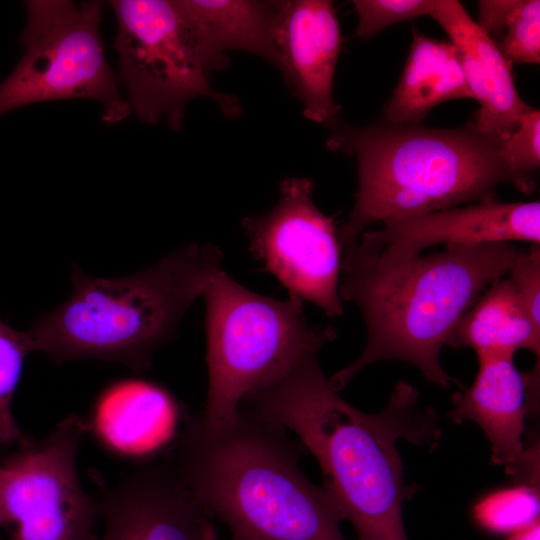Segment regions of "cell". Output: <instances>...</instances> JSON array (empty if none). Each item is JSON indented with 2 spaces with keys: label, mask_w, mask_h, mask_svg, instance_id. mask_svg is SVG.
<instances>
[{
  "label": "cell",
  "mask_w": 540,
  "mask_h": 540,
  "mask_svg": "<svg viewBox=\"0 0 540 540\" xmlns=\"http://www.w3.org/2000/svg\"><path fill=\"white\" fill-rule=\"evenodd\" d=\"M242 403L294 432L313 454L357 540H409L402 511L412 493L397 441L431 446L440 438L436 414L416 388L401 381L380 412L365 413L340 397L317 355Z\"/></svg>",
  "instance_id": "6da1fadb"
},
{
  "label": "cell",
  "mask_w": 540,
  "mask_h": 540,
  "mask_svg": "<svg viewBox=\"0 0 540 540\" xmlns=\"http://www.w3.org/2000/svg\"><path fill=\"white\" fill-rule=\"evenodd\" d=\"M175 439L167 461L231 540H347L337 501L300 468L304 446L249 407L220 423L193 415Z\"/></svg>",
  "instance_id": "7a4b0ae2"
},
{
  "label": "cell",
  "mask_w": 540,
  "mask_h": 540,
  "mask_svg": "<svg viewBox=\"0 0 540 540\" xmlns=\"http://www.w3.org/2000/svg\"><path fill=\"white\" fill-rule=\"evenodd\" d=\"M521 251L513 243H494L384 257L356 242L341 247L340 296L359 308L367 339L359 357L329 378L332 386L339 391L367 366L398 360L448 389L455 381L440 364L442 347L476 299L510 272Z\"/></svg>",
  "instance_id": "3957f363"
},
{
  "label": "cell",
  "mask_w": 540,
  "mask_h": 540,
  "mask_svg": "<svg viewBox=\"0 0 540 540\" xmlns=\"http://www.w3.org/2000/svg\"><path fill=\"white\" fill-rule=\"evenodd\" d=\"M328 128L327 148L354 156L358 167L354 205L338 229L340 247L373 224L492 200L500 185H513L501 143L471 122L447 129L337 119Z\"/></svg>",
  "instance_id": "277c9868"
},
{
  "label": "cell",
  "mask_w": 540,
  "mask_h": 540,
  "mask_svg": "<svg viewBox=\"0 0 540 540\" xmlns=\"http://www.w3.org/2000/svg\"><path fill=\"white\" fill-rule=\"evenodd\" d=\"M221 265L210 244L181 247L124 277L97 278L74 265L71 295L26 331L32 352L59 363L95 358L146 370Z\"/></svg>",
  "instance_id": "5b68a950"
},
{
  "label": "cell",
  "mask_w": 540,
  "mask_h": 540,
  "mask_svg": "<svg viewBox=\"0 0 540 540\" xmlns=\"http://www.w3.org/2000/svg\"><path fill=\"white\" fill-rule=\"evenodd\" d=\"M202 297L208 391L200 414L209 423L235 417L249 395L318 355L337 336L330 327L310 325L298 298L280 301L260 295L223 269Z\"/></svg>",
  "instance_id": "8992f818"
},
{
  "label": "cell",
  "mask_w": 540,
  "mask_h": 540,
  "mask_svg": "<svg viewBox=\"0 0 540 540\" xmlns=\"http://www.w3.org/2000/svg\"><path fill=\"white\" fill-rule=\"evenodd\" d=\"M24 5V53L0 84V116L33 103L91 99L102 104L107 124L126 118L131 111L106 60L100 33L103 3L29 0Z\"/></svg>",
  "instance_id": "52a82bcc"
},
{
  "label": "cell",
  "mask_w": 540,
  "mask_h": 540,
  "mask_svg": "<svg viewBox=\"0 0 540 540\" xmlns=\"http://www.w3.org/2000/svg\"><path fill=\"white\" fill-rule=\"evenodd\" d=\"M109 4L117 23V79L124 84L126 102L139 120L164 121L180 131L186 106L196 98H209L229 119L241 115L236 96L212 87L211 71L173 0Z\"/></svg>",
  "instance_id": "ba28073f"
},
{
  "label": "cell",
  "mask_w": 540,
  "mask_h": 540,
  "mask_svg": "<svg viewBox=\"0 0 540 540\" xmlns=\"http://www.w3.org/2000/svg\"><path fill=\"white\" fill-rule=\"evenodd\" d=\"M87 421L72 414L43 440L22 445L0 463V509L11 540H96L98 500L77 469Z\"/></svg>",
  "instance_id": "9c48e42d"
},
{
  "label": "cell",
  "mask_w": 540,
  "mask_h": 540,
  "mask_svg": "<svg viewBox=\"0 0 540 540\" xmlns=\"http://www.w3.org/2000/svg\"><path fill=\"white\" fill-rule=\"evenodd\" d=\"M313 191L312 180L288 177L280 183L275 206L241 224L252 253L289 296L315 304L329 317H340L338 229L314 203Z\"/></svg>",
  "instance_id": "30bf717a"
},
{
  "label": "cell",
  "mask_w": 540,
  "mask_h": 540,
  "mask_svg": "<svg viewBox=\"0 0 540 540\" xmlns=\"http://www.w3.org/2000/svg\"><path fill=\"white\" fill-rule=\"evenodd\" d=\"M97 500L96 540H207L214 527L168 461L141 465Z\"/></svg>",
  "instance_id": "8fae6325"
},
{
  "label": "cell",
  "mask_w": 540,
  "mask_h": 540,
  "mask_svg": "<svg viewBox=\"0 0 540 540\" xmlns=\"http://www.w3.org/2000/svg\"><path fill=\"white\" fill-rule=\"evenodd\" d=\"M354 242L384 257L416 256L436 245H540V202H475L388 221L379 229L366 230Z\"/></svg>",
  "instance_id": "7c38bea8"
},
{
  "label": "cell",
  "mask_w": 540,
  "mask_h": 540,
  "mask_svg": "<svg viewBox=\"0 0 540 540\" xmlns=\"http://www.w3.org/2000/svg\"><path fill=\"white\" fill-rule=\"evenodd\" d=\"M276 67L307 119L330 126L341 110L333 79L342 35L333 2L277 1L274 26Z\"/></svg>",
  "instance_id": "4fadbf2b"
},
{
  "label": "cell",
  "mask_w": 540,
  "mask_h": 540,
  "mask_svg": "<svg viewBox=\"0 0 540 540\" xmlns=\"http://www.w3.org/2000/svg\"><path fill=\"white\" fill-rule=\"evenodd\" d=\"M478 364L473 383L453 394L449 417L457 424H478L490 442L493 463L512 476L529 452L522 435L528 413L538 408L539 363L528 372L517 369L513 356L479 357Z\"/></svg>",
  "instance_id": "5bb4252c"
},
{
  "label": "cell",
  "mask_w": 540,
  "mask_h": 540,
  "mask_svg": "<svg viewBox=\"0 0 540 540\" xmlns=\"http://www.w3.org/2000/svg\"><path fill=\"white\" fill-rule=\"evenodd\" d=\"M430 16L456 48L467 85L479 104L472 125L502 144L532 108L516 89L512 65L459 1L436 0Z\"/></svg>",
  "instance_id": "9a60e30c"
},
{
  "label": "cell",
  "mask_w": 540,
  "mask_h": 540,
  "mask_svg": "<svg viewBox=\"0 0 540 540\" xmlns=\"http://www.w3.org/2000/svg\"><path fill=\"white\" fill-rule=\"evenodd\" d=\"M210 71L229 66V51L251 53L277 65V1L173 0Z\"/></svg>",
  "instance_id": "2e32d148"
},
{
  "label": "cell",
  "mask_w": 540,
  "mask_h": 540,
  "mask_svg": "<svg viewBox=\"0 0 540 540\" xmlns=\"http://www.w3.org/2000/svg\"><path fill=\"white\" fill-rule=\"evenodd\" d=\"M460 99L473 96L456 48L414 28L404 69L383 109V122L421 125L437 105Z\"/></svg>",
  "instance_id": "e0dca14e"
},
{
  "label": "cell",
  "mask_w": 540,
  "mask_h": 540,
  "mask_svg": "<svg viewBox=\"0 0 540 540\" xmlns=\"http://www.w3.org/2000/svg\"><path fill=\"white\" fill-rule=\"evenodd\" d=\"M446 345L472 348L477 358L513 356L522 349L540 355V327L528 315L508 274L488 286L461 317Z\"/></svg>",
  "instance_id": "ac0fdd59"
},
{
  "label": "cell",
  "mask_w": 540,
  "mask_h": 540,
  "mask_svg": "<svg viewBox=\"0 0 540 540\" xmlns=\"http://www.w3.org/2000/svg\"><path fill=\"white\" fill-rule=\"evenodd\" d=\"M539 484L515 481L482 496L472 516L479 527L495 535H510L539 520Z\"/></svg>",
  "instance_id": "d6986e66"
},
{
  "label": "cell",
  "mask_w": 540,
  "mask_h": 540,
  "mask_svg": "<svg viewBox=\"0 0 540 540\" xmlns=\"http://www.w3.org/2000/svg\"><path fill=\"white\" fill-rule=\"evenodd\" d=\"M31 352L27 332L0 319V446L16 442L23 445L28 441L15 420L12 402L25 358Z\"/></svg>",
  "instance_id": "ffe728a7"
},
{
  "label": "cell",
  "mask_w": 540,
  "mask_h": 540,
  "mask_svg": "<svg viewBox=\"0 0 540 540\" xmlns=\"http://www.w3.org/2000/svg\"><path fill=\"white\" fill-rule=\"evenodd\" d=\"M501 160L518 190L529 194L535 188L534 174L540 166V111L531 108L525 113L512 135L502 142Z\"/></svg>",
  "instance_id": "44dd1931"
},
{
  "label": "cell",
  "mask_w": 540,
  "mask_h": 540,
  "mask_svg": "<svg viewBox=\"0 0 540 540\" xmlns=\"http://www.w3.org/2000/svg\"><path fill=\"white\" fill-rule=\"evenodd\" d=\"M500 42V51L511 64L540 62V1L521 0L509 20Z\"/></svg>",
  "instance_id": "7402d4cb"
},
{
  "label": "cell",
  "mask_w": 540,
  "mask_h": 540,
  "mask_svg": "<svg viewBox=\"0 0 540 540\" xmlns=\"http://www.w3.org/2000/svg\"><path fill=\"white\" fill-rule=\"evenodd\" d=\"M358 24L355 36L368 39L390 25L431 15L436 0H354Z\"/></svg>",
  "instance_id": "603a6c76"
},
{
  "label": "cell",
  "mask_w": 540,
  "mask_h": 540,
  "mask_svg": "<svg viewBox=\"0 0 540 540\" xmlns=\"http://www.w3.org/2000/svg\"><path fill=\"white\" fill-rule=\"evenodd\" d=\"M508 277L528 315L540 327V245L522 250Z\"/></svg>",
  "instance_id": "cb8c5ba5"
},
{
  "label": "cell",
  "mask_w": 540,
  "mask_h": 540,
  "mask_svg": "<svg viewBox=\"0 0 540 540\" xmlns=\"http://www.w3.org/2000/svg\"><path fill=\"white\" fill-rule=\"evenodd\" d=\"M521 0H481L477 24L492 38L502 36Z\"/></svg>",
  "instance_id": "d4e9b609"
},
{
  "label": "cell",
  "mask_w": 540,
  "mask_h": 540,
  "mask_svg": "<svg viewBox=\"0 0 540 540\" xmlns=\"http://www.w3.org/2000/svg\"><path fill=\"white\" fill-rule=\"evenodd\" d=\"M507 540H540V520L508 535Z\"/></svg>",
  "instance_id": "484cf974"
},
{
  "label": "cell",
  "mask_w": 540,
  "mask_h": 540,
  "mask_svg": "<svg viewBox=\"0 0 540 540\" xmlns=\"http://www.w3.org/2000/svg\"><path fill=\"white\" fill-rule=\"evenodd\" d=\"M207 540H218V537H217V532H216V529L215 527H213L209 534H208V537H207Z\"/></svg>",
  "instance_id": "4316f807"
},
{
  "label": "cell",
  "mask_w": 540,
  "mask_h": 540,
  "mask_svg": "<svg viewBox=\"0 0 540 540\" xmlns=\"http://www.w3.org/2000/svg\"><path fill=\"white\" fill-rule=\"evenodd\" d=\"M4 526V522H3V518H2V513H1V509H0V529Z\"/></svg>",
  "instance_id": "83f0119b"
}]
</instances>
